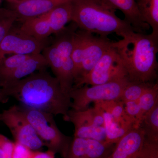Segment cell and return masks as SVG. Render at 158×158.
Listing matches in <instances>:
<instances>
[{"instance_id":"6da1fadb","label":"cell","mask_w":158,"mask_h":158,"mask_svg":"<svg viewBox=\"0 0 158 158\" xmlns=\"http://www.w3.org/2000/svg\"><path fill=\"white\" fill-rule=\"evenodd\" d=\"M23 107L40 110L53 116L61 115L67 121L71 107L70 96L63 92L59 81L46 69L38 71L22 79L5 91Z\"/></svg>"},{"instance_id":"7a4b0ae2","label":"cell","mask_w":158,"mask_h":158,"mask_svg":"<svg viewBox=\"0 0 158 158\" xmlns=\"http://www.w3.org/2000/svg\"><path fill=\"white\" fill-rule=\"evenodd\" d=\"M130 83H155L158 77V37L134 32L114 42Z\"/></svg>"},{"instance_id":"3957f363","label":"cell","mask_w":158,"mask_h":158,"mask_svg":"<svg viewBox=\"0 0 158 158\" xmlns=\"http://www.w3.org/2000/svg\"><path fill=\"white\" fill-rule=\"evenodd\" d=\"M72 20L78 29L107 37L116 34L123 38L135 32L131 26L101 0H71Z\"/></svg>"},{"instance_id":"277c9868","label":"cell","mask_w":158,"mask_h":158,"mask_svg":"<svg viewBox=\"0 0 158 158\" xmlns=\"http://www.w3.org/2000/svg\"><path fill=\"white\" fill-rule=\"evenodd\" d=\"M21 110L44 146L65 158L72 139L60 131L54 120L53 115L30 108L21 107Z\"/></svg>"},{"instance_id":"5b68a950","label":"cell","mask_w":158,"mask_h":158,"mask_svg":"<svg viewBox=\"0 0 158 158\" xmlns=\"http://www.w3.org/2000/svg\"><path fill=\"white\" fill-rule=\"evenodd\" d=\"M127 78H123L102 84L87 85L73 88L69 94L72 104L71 109L83 111L89 108L92 102L119 100L126 86L129 84Z\"/></svg>"},{"instance_id":"8992f818","label":"cell","mask_w":158,"mask_h":158,"mask_svg":"<svg viewBox=\"0 0 158 158\" xmlns=\"http://www.w3.org/2000/svg\"><path fill=\"white\" fill-rule=\"evenodd\" d=\"M125 78H127L123 62L113 42V46L106 52L92 70L73 88L84 85H102Z\"/></svg>"},{"instance_id":"52a82bcc","label":"cell","mask_w":158,"mask_h":158,"mask_svg":"<svg viewBox=\"0 0 158 158\" xmlns=\"http://www.w3.org/2000/svg\"><path fill=\"white\" fill-rule=\"evenodd\" d=\"M0 120L9 128L15 142L32 151H40L44 146L18 106L14 105L4 110L0 113Z\"/></svg>"},{"instance_id":"ba28073f","label":"cell","mask_w":158,"mask_h":158,"mask_svg":"<svg viewBox=\"0 0 158 158\" xmlns=\"http://www.w3.org/2000/svg\"><path fill=\"white\" fill-rule=\"evenodd\" d=\"M62 31L55 34L53 40L60 55L62 69V77L60 85L63 92L69 96L74 82V70L72 54L73 49L75 33L77 27L73 22Z\"/></svg>"},{"instance_id":"9c48e42d","label":"cell","mask_w":158,"mask_h":158,"mask_svg":"<svg viewBox=\"0 0 158 158\" xmlns=\"http://www.w3.org/2000/svg\"><path fill=\"white\" fill-rule=\"evenodd\" d=\"M51 42L49 39L40 40L30 36L13 26L0 44V59L8 55L41 53Z\"/></svg>"},{"instance_id":"30bf717a","label":"cell","mask_w":158,"mask_h":158,"mask_svg":"<svg viewBox=\"0 0 158 158\" xmlns=\"http://www.w3.org/2000/svg\"><path fill=\"white\" fill-rule=\"evenodd\" d=\"M116 144L74 137L65 158H108Z\"/></svg>"},{"instance_id":"8fae6325","label":"cell","mask_w":158,"mask_h":158,"mask_svg":"<svg viewBox=\"0 0 158 158\" xmlns=\"http://www.w3.org/2000/svg\"><path fill=\"white\" fill-rule=\"evenodd\" d=\"M113 42L108 37L96 36L89 33L83 55L80 75L75 82L73 87L92 70L106 52L113 46Z\"/></svg>"},{"instance_id":"7c38bea8","label":"cell","mask_w":158,"mask_h":158,"mask_svg":"<svg viewBox=\"0 0 158 158\" xmlns=\"http://www.w3.org/2000/svg\"><path fill=\"white\" fill-rule=\"evenodd\" d=\"M67 121L72 123L74 126V137L106 141L105 128L99 127L95 124L89 108L83 111L71 109L68 113Z\"/></svg>"},{"instance_id":"4fadbf2b","label":"cell","mask_w":158,"mask_h":158,"mask_svg":"<svg viewBox=\"0 0 158 158\" xmlns=\"http://www.w3.org/2000/svg\"><path fill=\"white\" fill-rule=\"evenodd\" d=\"M144 138L141 127L132 129L116 143L108 158H139Z\"/></svg>"},{"instance_id":"5bb4252c","label":"cell","mask_w":158,"mask_h":158,"mask_svg":"<svg viewBox=\"0 0 158 158\" xmlns=\"http://www.w3.org/2000/svg\"><path fill=\"white\" fill-rule=\"evenodd\" d=\"M48 67V63L42 54L31 55L6 78L0 88L5 93L19 81L38 71L46 69Z\"/></svg>"},{"instance_id":"9a60e30c","label":"cell","mask_w":158,"mask_h":158,"mask_svg":"<svg viewBox=\"0 0 158 158\" xmlns=\"http://www.w3.org/2000/svg\"><path fill=\"white\" fill-rule=\"evenodd\" d=\"M71 0H27L15 5H10L17 16V21L37 17L47 13L57 6Z\"/></svg>"},{"instance_id":"2e32d148","label":"cell","mask_w":158,"mask_h":158,"mask_svg":"<svg viewBox=\"0 0 158 158\" xmlns=\"http://www.w3.org/2000/svg\"><path fill=\"white\" fill-rule=\"evenodd\" d=\"M111 9L121 11L124 20L131 26L135 32L145 34L150 27L144 23L139 14L135 0H101Z\"/></svg>"},{"instance_id":"e0dca14e","label":"cell","mask_w":158,"mask_h":158,"mask_svg":"<svg viewBox=\"0 0 158 158\" xmlns=\"http://www.w3.org/2000/svg\"><path fill=\"white\" fill-rule=\"evenodd\" d=\"M20 29L26 34L40 40H47L52 34L46 14L22 21Z\"/></svg>"},{"instance_id":"ac0fdd59","label":"cell","mask_w":158,"mask_h":158,"mask_svg":"<svg viewBox=\"0 0 158 158\" xmlns=\"http://www.w3.org/2000/svg\"><path fill=\"white\" fill-rule=\"evenodd\" d=\"M71 1L57 6L46 13L52 34H58L71 21L72 11Z\"/></svg>"},{"instance_id":"d6986e66","label":"cell","mask_w":158,"mask_h":158,"mask_svg":"<svg viewBox=\"0 0 158 158\" xmlns=\"http://www.w3.org/2000/svg\"><path fill=\"white\" fill-rule=\"evenodd\" d=\"M103 111L106 136V142L107 143L116 144L127 133L135 128L131 123L118 121L109 113L104 112L103 110Z\"/></svg>"},{"instance_id":"ffe728a7","label":"cell","mask_w":158,"mask_h":158,"mask_svg":"<svg viewBox=\"0 0 158 158\" xmlns=\"http://www.w3.org/2000/svg\"><path fill=\"white\" fill-rule=\"evenodd\" d=\"M142 20L152 29L151 34L158 37V0H135Z\"/></svg>"},{"instance_id":"44dd1931","label":"cell","mask_w":158,"mask_h":158,"mask_svg":"<svg viewBox=\"0 0 158 158\" xmlns=\"http://www.w3.org/2000/svg\"><path fill=\"white\" fill-rule=\"evenodd\" d=\"M89 32L77 29L75 33L72 58L74 70L75 82L78 78L84 51L88 40Z\"/></svg>"},{"instance_id":"7402d4cb","label":"cell","mask_w":158,"mask_h":158,"mask_svg":"<svg viewBox=\"0 0 158 158\" xmlns=\"http://www.w3.org/2000/svg\"><path fill=\"white\" fill-rule=\"evenodd\" d=\"M140 127L144 131L145 139L158 142V103L144 117Z\"/></svg>"},{"instance_id":"603a6c76","label":"cell","mask_w":158,"mask_h":158,"mask_svg":"<svg viewBox=\"0 0 158 158\" xmlns=\"http://www.w3.org/2000/svg\"><path fill=\"white\" fill-rule=\"evenodd\" d=\"M140 112L139 121L141 125L143 118L156 104L158 103V84L156 82L138 100Z\"/></svg>"},{"instance_id":"cb8c5ba5","label":"cell","mask_w":158,"mask_h":158,"mask_svg":"<svg viewBox=\"0 0 158 158\" xmlns=\"http://www.w3.org/2000/svg\"><path fill=\"white\" fill-rule=\"evenodd\" d=\"M102 110L113 116L118 121L125 122L134 125L127 115L124 109V102L120 100L104 101L94 103ZM135 128V127H134Z\"/></svg>"},{"instance_id":"d4e9b609","label":"cell","mask_w":158,"mask_h":158,"mask_svg":"<svg viewBox=\"0 0 158 158\" xmlns=\"http://www.w3.org/2000/svg\"><path fill=\"white\" fill-rule=\"evenodd\" d=\"M155 83L129 82L123 91L119 100L124 102L138 101L143 94Z\"/></svg>"},{"instance_id":"484cf974","label":"cell","mask_w":158,"mask_h":158,"mask_svg":"<svg viewBox=\"0 0 158 158\" xmlns=\"http://www.w3.org/2000/svg\"><path fill=\"white\" fill-rule=\"evenodd\" d=\"M16 21L17 16L13 10L0 8V44Z\"/></svg>"},{"instance_id":"4316f807","label":"cell","mask_w":158,"mask_h":158,"mask_svg":"<svg viewBox=\"0 0 158 158\" xmlns=\"http://www.w3.org/2000/svg\"><path fill=\"white\" fill-rule=\"evenodd\" d=\"M125 113L134 125L135 128L140 127V109L138 101L124 102Z\"/></svg>"},{"instance_id":"83f0119b","label":"cell","mask_w":158,"mask_h":158,"mask_svg":"<svg viewBox=\"0 0 158 158\" xmlns=\"http://www.w3.org/2000/svg\"><path fill=\"white\" fill-rule=\"evenodd\" d=\"M14 142L0 134V158H11Z\"/></svg>"},{"instance_id":"f1b7e54d","label":"cell","mask_w":158,"mask_h":158,"mask_svg":"<svg viewBox=\"0 0 158 158\" xmlns=\"http://www.w3.org/2000/svg\"><path fill=\"white\" fill-rule=\"evenodd\" d=\"M33 151L24 145L14 141L11 158H31Z\"/></svg>"},{"instance_id":"f546056e","label":"cell","mask_w":158,"mask_h":158,"mask_svg":"<svg viewBox=\"0 0 158 158\" xmlns=\"http://www.w3.org/2000/svg\"><path fill=\"white\" fill-rule=\"evenodd\" d=\"M56 154L53 152L48 149L45 152L33 151L31 158H55Z\"/></svg>"},{"instance_id":"4dcf8cb0","label":"cell","mask_w":158,"mask_h":158,"mask_svg":"<svg viewBox=\"0 0 158 158\" xmlns=\"http://www.w3.org/2000/svg\"><path fill=\"white\" fill-rule=\"evenodd\" d=\"M7 98L8 97L6 96L3 90L0 88V103L5 102Z\"/></svg>"},{"instance_id":"1f68e13d","label":"cell","mask_w":158,"mask_h":158,"mask_svg":"<svg viewBox=\"0 0 158 158\" xmlns=\"http://www.w3.org/2000/svg\"><path fill=\"white\" fill-rule=\"evenodd\" d=\"M6 1L10 5H15V4L27 1V0H6Z\"/></svg>"}]
</instances>
